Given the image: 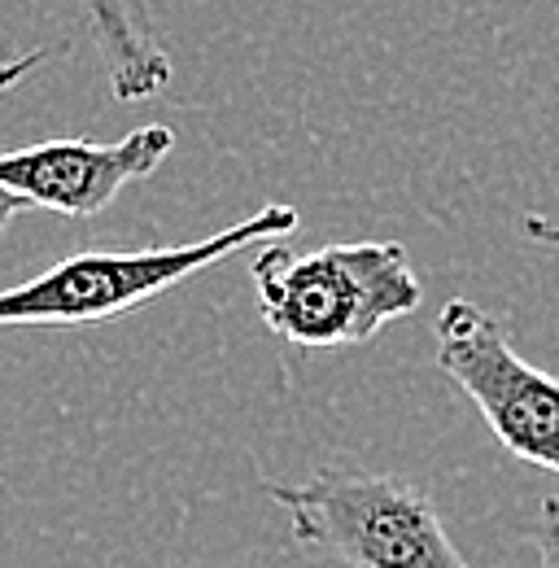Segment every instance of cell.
Returning <instances> with one entry per match:
<instances>
[{
	"label": "cell",
	"mask_w": 559,
	"mask_h": 568,
	"mask_svg": "<svg viewBox=\"0 0 559 568\" xmlns=\"http://www.w3.org/2000/svg\"><path fill=\"white\" fill-rule=\"evenodd\" d=\"M22 211H27V202H22V197H13L9 189H0V232H4V227H9Z\"/></svg>",
	"instance_id": "10"
},
{
	"label": "cell",
	"mask_w": 559,
	"mask_h": 568,
	"mask_svg": "<svg viewBox=\"0 0 559 568\" xmlns=\"http://www.w3.org/2000/svg\"><path fill=\"white\" fill-rule=\"evenodd\" d=\"M437 363L477 403L494 442L533 468L559 477V381L520 355L486 306L450 297L437 320Z\"/></svg>",
	"instance_id": "4"
},
{
	"label": "cell",
	"mask_w": 559,
	"mask_h": 568,
	"mask_svg": "<svg viewBox=\"0 0 559 568\" xmlns=\"http://www.w3.org/2000/svg\"><path fill=\"white\" fill-rule=\"evenodd\" d=\"M250 276L263 324L302 351L363 346L424 302L411 254L398 241H342L311 254L263 245Z\"/></svg>",
	"instance_id": "1"
},
{
	"label": "cell",
	"mask_w": 559,
	"mask_h": 568,
	"mask_svg": "<svg viewBox=\"0 0 559 568\" xmlns=\"http://www.w3.org/2000/svg\"><path fill=\"white\" fill-rule=\"evenodd\" d=\"M538 556H542V568H559V495L542 498V511H538Z\"/></svg>",
	"instance_id": "7"
},
{
	"label": "cell",
	"mask_w": 559,
	"mask_h": 568,
	"mask_svg": "<svg viewBox=\"0 0 559 568\" xmlns=\"http://www.w3.org/2000/svg\"><path fill=\"white\" fill-rule=\"evenodd\" d=\"M83 13L119 101H149L171 83V58L149 31L144 0H83Z\"/></svg>",
	"instance_id": "6"
},
{
	"label": "cell",
	"mask_w": 559,
	"mask_h": 568,
	"mask_svg": "<svg viewBox=\"0 0 559 568\" xmlns=\"http://www.w3.org/2000/svg\"><path fill=\"white\" fill-rule=\"evenodd\" d=\"M302 551L346 568H472L450 542L441 511L411 481L324 464L306 481L263 477Z\"/></svg>",
	"instance_id": "3"
},
{
	"label": "cell",
	"mask_w": 559,
	"mask_h": 568,
	"mask_svg": "<svg viewBox=\"0 0 559 568\" xmlns=\"http://www.w3.org/2000/svg\"><path fill=\"white\" fill-rule=\"evenodd\" d=\"M175 149L166 123H144L123 141H44L0 153V189L27 206L70 219L101 214L128 184L149 180Z\"/></svg>",
	"instance_id": "5"
},
{
	"label": "cell",
	"mask_w": 559,
	"mask_h": 568,
	"mask_svg": "<svg viewBox=\"0 0 559 568\" xmlns=\"http://www.w3.org/2000/svg\"><path fill=\"white\" fill-rule=\"evenodd\" d=\"M44 49H31V53H18V58H0V97L9 92V88H18L22 79L31 71H40L44 67Z\"/></svg>",
	"instance_id": "8"
},
{
	"label": "cell",
	"mask_w": 559,
	"mask_h": 568,
	"mask_svg": "<svg viewBox=\"0 0 559 568\" xmlns=\"http://www.w3.org/2000/svg\"><path fill=\"white\" fill-rule=\"evenodd\" d=\"M297 223H302L297 206L276 202L189 245L70 254L31 281L0 288V328H83V324L119 320L144 302L162 297L166 288L184 284L189 276L227 263L241 250L297 232Z\"/></svg>",
	"instance_id": "2"
},
{
	"label": "cell",
	"mask_w": 559,
	"mask_h": 568,
	"mask_svg": "<svg viewBox=\"0 0 559 568\" xmlns=\"http://www.w3.org/2000/svg\"><path fill=\"white\" fill-rule=\"evenodd\" d=\"M525 236L533 245H547V250H559V223L542 219V214H525Z\"/></svg>",
	"instance_id": "9"
}]
</instances>
